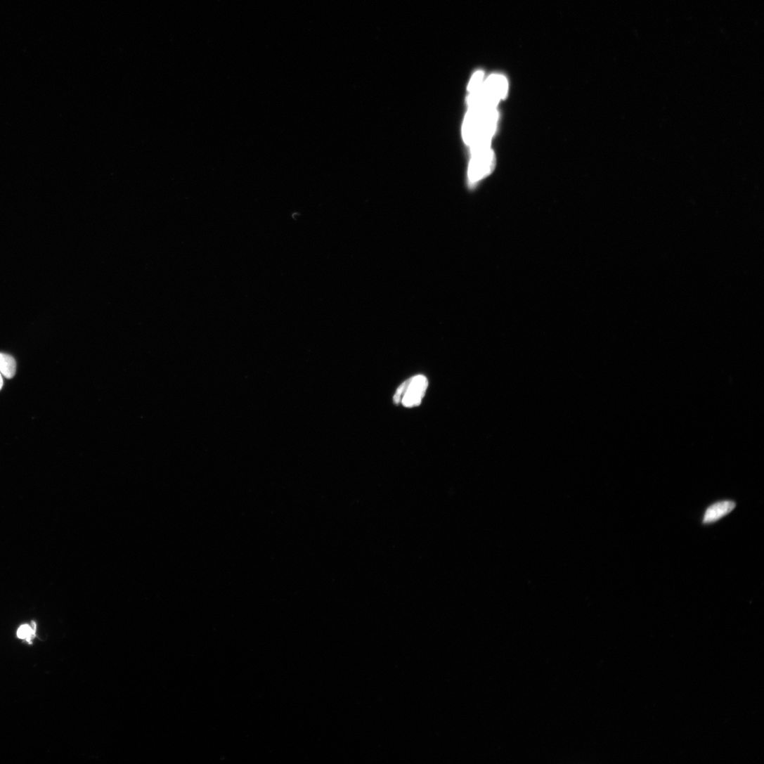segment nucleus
<instances>
[{
    "instance_id": "1",
    "label": "nucleus",
    "mask_w": 764,
    "mask_h": 764,
    "mask_svg": "<svg viewBox=\"0 0 764 764\" xmlns=\"http://www.w3.org/2000/svg\"><path fill=\"white\" fill-rule=\"evenodd\" d=\"M427 386V380L422 375L407 380L397 389L394 396V403H401L407 408L419 406L425 394Z\"/></svg>"
},
{
    "instance_id": "2",
    "label": "nucleus",
    "mask_w": 764,
    "mask_h": 764,
    "mask_svg": "<svg viewBox=\"0 0 764 764\" xmlns=\"http://www.w3.org/2000/svg\"><path fill=\"white\" fill-rule=\"evenodd\" d=\"M494 164V155L491 149L481 152L472 156L469 178L472 184H475L490 171Z\"/></svg>"
},
{
    "instance_id": "3",
    "label": "nucleus",
    "mask_w": 764,
    "mask_h": 764,
    "mask_svg": "<svg viewBox=\"0 0 764 764\" xmlns=\"http://www.w3.org/2000/svg\"><path fill=\"white\" fill-rule=\"evenodd\" d=\"M735 506V503L730 500L721 501L712 505L705 513L704 522L708 524L719 520L732 512Z\"/></svg>"
},
{
    "instance_id": "4",
    "label": "nucleus",
    "mask_w": 764,
    "mask_h": 764,
    "mask_svg": "<svg viewBox=\"0 0 764 764\" xmlns=\"http://www.w3.org/2000/svg\"><path fill=\"white\" fill-rule=\"evenodd\" d=\"M17 363L15 358L8 354L0 353V373L8 379L15 377Z\"/></svg>"
},
{
    "instance_id": "5",
    "label": "nucleus",
    "mask_w": 764,
    "mask_h": 764,
    "mask_svg": "<svg viewBox=\"0 0 764 764\" xmlns=\"http://www.w3.org/2000/svg\"><path fill=\"white\" fill-rule=\"evenodd\" d=\"M37 630V626L35 623L30 624H25L21 626L18 630V637L22 640H26L29 642H32V640L35 637Z\"/></svg>"
},
{
    "instance_id": "6",
    "label": "nucleus",
    "mask_w": 764,
    "mask_h": 764,
    "mask_svg": "<svg viewBox=\"0 0 764 764\" xmlns=\"http://www.w3.org/2000/svg\"><path fill=\"white\" fill-rule=\"evenodd\" d=\"M484 73L483 71H477L472 77L470 82L468 90L472 93H474L479 90L483 84Z\"/></svg>"
},
{
    "instance_id": "7",
    "label": "nucleus",
    "mask_w": 764,
    "mask_h": 764,
    "mask_svg": "<svg viewBox=\"0 0 764 764\" xmlns=\"http://www.w3.org/2000/svg\"><path fill=\"white\" fill-rule=\"evenodd\" d=\"M3 387H4L3 375L1 373H0V391L2 390Z\"/></svg>"
}]
</instances>
